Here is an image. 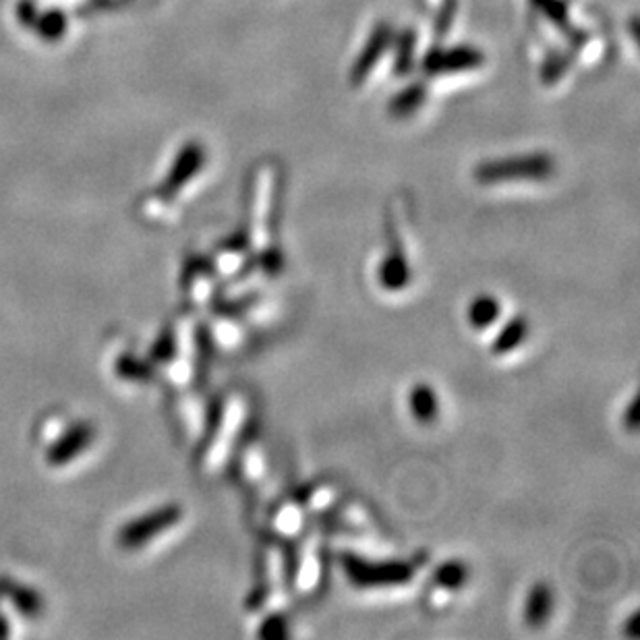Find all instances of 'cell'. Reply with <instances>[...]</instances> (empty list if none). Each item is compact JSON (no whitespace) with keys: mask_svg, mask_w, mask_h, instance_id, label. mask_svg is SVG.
Masks as SVG:
<instances>
[{"mask_svg":"<svg viewBox=\"0 0 640 640\" xmlns=\"http://www.w3.org/2000/svg\"><path fill=\"white\" fill-rule=\"evenodd\" d=\"M288 634H290L288 632V624H286L284 616L280 614V609H274V612H270L266 618H261L259 630H257L259 638L280 640V638H286Z\"/></svg>","mask_w":640,"mask_h":640,"instance_id":"603a6c76","label":"cell"},{"mask_svg":"<svg viewBox=\"0 0 640 640\" xmlns=\"http://www.w3.org/2000/svg\"><path fill=\"white\" fill-rule=\"evenodd\" d=\"M245 419H247L245 398H241L239 394H232L222 406L220 417H218L214 433H212V440L206 450V458H203L210 471L220 469L222 462L230 454V450L235 448L239 433L245 425Z\"/></svg>","mask_w":640,"mask_h":640,"instance_id":"277c9868","label":"cell"},{"mask_svg":"<svg viewBox=\"0 0 640 640\" xmlns=\"http://www.w3.org/2000/svg\"><path fill=\"white\" fill-rule=\"evenodd\" d=\"M421 98H423V96H421V92H419V90H415V94L406 90V92H402V94L398 96V100H396V108H398V110H402V112H411V110L421 102Z\"/></svg>","mask_w":640,"mask_h":640,"instance_id":"cb8c5ba5","label":"cell"},{"mask_svg":"<svg viewBox=\"0 0 640 640\" xmlns=\"http://www.w3.org/2000/svg\"><path fill=\"white\" fill-rule=\"evenodd\" d=\"M386 42H388V29L380 27V29H377V32L371 36V40H369L367 46H365L363 56L359 58V63H357V67H355V71H353V79H355V81H357V79H365L367 71L377 63V58L382 56V52H384V48H386Z\"/></svg>","mask_w":640,"mask_h":640,"instance_id":"44dd1931","label":"cell"},{"mask_svg":"<svg viewBox=\"0 0 640 640\" xmlns=\"http://www.w3.org/2000/svg\"><path fill=\"white\" fill-rule=\"evenodd\" d=\"M92 438V429L90 427H77L73 429L67 438L58 444L52 452H50V462L54 464H65L71 460V456L79 454L87 444H90Z\"/></svg>","mask_w":640,"mask_h":640,"instance_id":"d6986e66","label":"cell"},{"mask_svg":"<svg viewBox=\"0 0 640 640\" xmlns=\"http://www.w3.org/2000/svg\"><path fill=\"white\" fill-rule=\"evenodd\" d=\"M554 174V162L545 154L518 156L500 162H487L475 170V179L481 185H512L545 181Z\"/></svg>","mask_w":640,"mask_h":640,"instance_id":"3957f363","label":"cell"},{"mask_svg":"<svg viewBox=\"0 0 640 640\" xmlns=\"http://www.w3.org/2000/svg\"><path fill=\"white\" fill-rule=\"evenodd\" d=\"M504 315L502 301L493 295H479L469 303L467 322L475 332H489L500 324Z\"/></svg>","mask_w":640,"mask_h":640,"instance_id":"9a60e30c","label":"cell"},{"mask_svg":"<svg viewBox=\"0 0 640 640\" xmlns=\"http://www.w3.org/2000/svg\"><path fill=\"white\" fill-rule=\"evenodd\" d=\"M305 512H328L338 502V491L330 481H311L295 496Z\"/></svg>","mask_w":640,"mask_h":640,"instance_id":"e0dca14e","label":"cell"},{"mask_svg":"<svg viewBox=\"0 0 640 640\" xmlns=\"http://www.w3.org/2000/svg\"><path fill=\"white\" fill-rule=\"evenodd\" d=\"M636 406H638V402H636V398H632L630 404H628V409H626L628 419H624V427L630 429V431L638 429V409H636Z\"/></svg>","mask_w":640,"mask_h":640,"instance_id":"d4e9b609","label":"cell"},{"mask_svg":"<svg viewBox=\"0 0 640 640\" xmlns=\"http://www.w3.org/2000/svg\"><path fill=\"white\" fill-rule=\"evenodd\" d=\"M187 280H189V290H191L189 295L193 297V301L206 303L212 295V286H214L212 272L203 266H193V270L187 274Z\"/></svg>","mask_w":640,"mask_h":640,"instance_id":"7402d4cb","label":"cell"},{"mask_svg":"<svg viewBox=\"0 0 640 640\" xmlns=\"http://www.w3.org/2000/svg\"><path fill=\"white\" fill-rule=\"evenodd\" d=\"M330 527L338 533L344 535H355V537H365L371 529V518L365 512V508H361L359 504L351 502L344 504L340 508H330Z\"/></svg>","mask_w":640,"mask_h":640,"instance_id":"5bb4252c","label":"cell"},{"mask_svg":"<svg viewBox=\"0 0 640 640\" xmlns=\"http://www.w3.org/2000/svg\"><path fill=\"white\" fill-rule=\"evenodd\" d=\"M409 411L421 425H431L440 417V396L433 386L419 382L409 392Z\"/></svg>","mask_w":640,"mask_h":640,"instance_id":"2e32d148","label":"cell"},{"mask_svg":"<svg viewBox=\"0 0 640 640\" xmlns=\"http://www.w3.org/2000/svg\"><path fill=\"white\" fill-rule=\"evenodd\" d=\"M344 576L357 591L363 593H396L415 585L419 568L406 560H371L353 551L340 554Z\"/></svg>","mask_w":640,"mask_h":640,"instance_id":"6da1fadb","label":"cell"},{"mask_svg":"<svg viewBox=\"0 0 640 640\" xmlns=\"http://www.w3.org/2000/svg\"><path fill=\"white\" fill-rule=\"evenodd\" d=\"M481 54L473 48H452V50H440L433 56H429L427 69L431 73H456V71H467L475 69L481 65Z\"/></svg>","mask_w":640,"mask_h":640,"instance_id":"4fadbf2b","label":"cell"},{"mask_svg":"<svg viewBox=\"0 0 640 640\" xmlns=\"http://www.w3.org/2000/svg\"><path fill=\"white\" fill-rule=\"evenodd\" d=\"M241 473L245 481L259 483L266 477V454L261 444L249 442L241 454Z\"/></svg>","mask_w":640,"mask_h":640,"instance_id":"ffe728a7","label":"cell"},{"mask_svg":"<svg viewBox=\"0 0 640 640\" xmlns=\"http://www.w3.org/2000/svg\"><path fill=\"white\" fill-rule=\"evenodd\" d=\"M249 241L245 243V241H241V239H237V241H230V243H226L220 251H218V255H216V266H218V270L222 272V274H226V276H235L247 261H249Z\"/></svg>","mask_w":640,"mask_h":640,"instance_id":"ac0fdd59","label":"cell"},{"mask_svg":"<svg viewBox=\"0 0 640 640\" xmlns=\"http://www.w3.org/2000/svg\"><path fill=\"white\" fill-rule=\"evenodd\" d=\"M322 549H319V537L309 533L301 539L293 562L288 564V578L290 589H295L299 595L313 593L319 583H322Z\"/></svg>","mask_w":640,"mask_h":640,"instance_id":"5b68a950","label":"cell"},{"mask_svg":"<svg viewBox=\"0 0 640 640\" xmlns=\"http://www.w3.org/2000/svg\"><path fill=\"white\" fill-rule=\"evenodd\" d=\"M471 578L469 566L462 560H446L433 570L429 587L425 593V601L433 609H444L456 593L467 587Z\"/></svg>","mask_w":640,"mask_h":640,"instance_id":"52a82bcc","label":"cell"},{"mask_svg":"<svg viewBox=\"0 0 640 640\" xmlns=\"http://www.w3.org/2000/svg\"><path fill=\"white\" fill-rule=\"evenodd\" d=\"M554 605V589L543 583V580H539V583H535L527 593L525 607H522V622L529 628H543L549 622L551 614H554Z\"/></svg>","mask_w":640,"mask_h":640,"instance_id":"8fae6325","label":"cell"},{"mask_svg":"<svg viewBox=\"0 0 640 640\" xmlns=\"http://www.w3.org/2000/svg\"><path fill=\"white\" fill-rule=\"evenodd\" d=\"M181 518H183L181 506H166L162 510H156L148 516L135 520L131 527H127L121 533V543L127 547H137L141 543H148L156 535H162L168 529L177 527Z\"/></svg>","mask_w":640,"mask_h":640,"instance_id":"9c48e42d","label":"cell"},{"mask_svg":"<svg viewBox=\"0 0 640 640\" xmlns=\"http://www.w3.org/2000/svg\"><path fill=\"white\" fill-rule=\"evenodd\" d=\"M305 516H307V512L299 504V500L288 498V500H282L280 504L274 506L270 522H272V529L278 537L293 539L303 531Z\"/></svg>","mask_w":640,"mask_h":640,"instance_id":"7c38bea8","label":"cell"},{"mask_svg":"<svg viewBox=\"0 0 640 640\" xmlns=\"http://www.w3.org/2000/svg\"><path fill=\"white\" fill-rule=\"evenodd\" d=\"M290 578L288 560L276 543H268L261 551V580L247 601V609L264 614L266 609H284L288 603Z\"/></svg>","mask_w":640,"mask_h":640,"instance_id":"7a4b0ae2","label":"cell"},{"mask_svg":"<svg viewBox=\"0 0 640 640\" xmlns=\"http://www.w3.org/2000/svg\"><path fill=\"white\" fill-rule=\"evenodd\" d=\"M377 284L390 295H400L413 282V264L409 249H406V241L398 235H394L390 249L382 257L380 266L375 270Z\"/></svg>","mask_w":640,"mask_h":640,"instance_id":"8992f818","label":"cell"},{"mask_svg":"<svg viewBox=\"0 0 640 640\" xmlns=\"http://www.w3.org/2000/svg\"><path fill=\"white\" fill-rule=\"evenodd\" d=\"M187 160H189V162L185 164V168H187V170H195V166H197V160H199V158H193V160H191V158H187ZM189 174H191V172H189ZM189 174H179V179H174V181H177V183L181 185V183H185V181L189 179Z\"/></svg>","mask_w":640,"mask_h":640,"instance_id":"484cf974","label":"cell"},{"mask_svg":"<svg viewBox=\"0 0 640 640\" xmlns=\"http://www.w3.org/2000/svg\"><path fill=\"white\" fill-rule=\"evenodd\" d=\"M272 203H274V187L272 174L259 172L253 195V212H251V228H249V245L255 251H261L272 245L270 237V220H272Z\"/></svg>","mask_w":640,"mask_h":640,"instance_id":"ba28073f","label":"cell"},{"mask_svg":"<svg viewBox=\"0 0 640 640\" xmlns=\"http://www.w3.org/2000/svg\"><path fill=\"white\" fill-rule=\"evenodd\" d=\"M531 334L529 322L525 317H512L496 332L489 344V355L493 359H506L518 353L527 344Z\"/></svg>","mask_w":640,"mask_h":640,"instance_id":"30bf717a","label":"cell"}]
</instances>
